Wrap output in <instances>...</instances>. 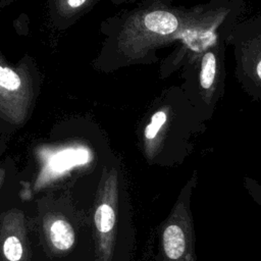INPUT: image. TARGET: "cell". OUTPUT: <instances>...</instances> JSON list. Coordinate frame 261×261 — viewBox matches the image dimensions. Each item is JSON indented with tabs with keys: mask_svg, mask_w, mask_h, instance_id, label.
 Listing matches in <instances>:
<instances>
[{
	"mask_svg": "<svg viewBox=\"0 0 261 261\" xmlns=\"http://www.w3.org/2000/svg\"><path fill=\"white\" fill-rule=\"evenodd\" d=\"M256 70H257V74H258V76L261 79V60L259 61V63L257 64V68H256Z\"/></svg>",
	"mask_w": 261,
	"mask_h": 261,
	"instance_id": "11",
	"label": "cell"
},
{
	"mask_svg": "<svg viewBox=\"0 0 261 261\" xmlns=\"http://www.w3.org/2000/svg\"><path fill=\"white\" fill-rule=\"evenodd\" d=\"M115 223V214L112 207L108 204L100 205L95 212V224L99 231L108 232Z\"/></svg>",
	"mask_w": 261,
	"mask_h": 261,
	"instance_id": "4",
	"label": "cell"
},
{
	"mask_svg": "<svg viewBox=\"0 0 261 261\" xmlns=\"http://www.w3.org/2000/svg\"><path fill=\"white\" fill-rule=\"evenodd\" d=\"M244 186L251 199L261 207V185L253 179L246 178Z\"/></svg>",
	"mask_w": 261,
	"mask_h": 261,
	"instance_id": "9",
	"label": "cell"
},
{
	"mask_svg": "<svg viewBox=\"0 0 261 261\" xmlns=\"http://www.w3.org/2000/svg\"><path fill=\"white\" fill-rule=\"evenodd\" d=\"M197 178L192 179L181 190L170 218L161 233V248L165 261H198L196 231L191 199Z\"/></svg>",
	"mask_w": 261,
	"mask_h": 261,
	"instance_id": "1",
	"label": "cell"
},
{
	"mask_svg": "<svg viewBox=\"0 0 261 261\" xmlns=\"http://www.w3.org/2000/svg\"><path fill=\"white\" fill-rule=\"evenodd\" d=\"M67 1H68V4H69L71 7H79V6H81L82 4H84L86 0H67Z\"/></svg>",
	"mask_w": 261,
	"mask_h": 261,
	"instance_id": "10",
	"label": "cell"
},
{
	"mask_svg": "<svg viewBox=\"0 0 261 261\" xmlns=\"http://www.w3.org/2000/svg\"><path fill=\"white\" fill-rule=\"evenodd\" d=\"M3 253L7 260L18 261L22 256V245L20 241L14 237H8L3 245Z\"/></svg>",
	"mask_w": 261,
	"mask_h": 261,
	"instance_id": "6",
	"label": "cell"
},
{
	"mask_svg": "<svg viewBox=\"0 0 261 261\" xmlns=\"http://www.w3.org/2000/svg\"><path fill=\"white\" fill-rule=\"evenodd\" d=\"M21 81L18 74L4 66H0V87L3 89H6L8 91H14L17 90L20 87Z\"/></svg>",
	"mask_w": 261,
	"mask_h": 261,
	"instance_id": "7",
	"label": "cell"
},
{
	"mask_svg": "<svg viewBox=\"0 0 261 261\" xmlns=\"http://www.w3.org/2000/svg\"><path fill=\"white\" fill-rule=\"evenodd\" d=\"M216 72V60L213 53L208 52L204 55L202 60V67H201V74H200V82L201 86L204 89L210 88L213 84L214 77Z\"/></svg>",
	"mask_w": 261,
	"mask_h": 261,
	"instance_id": "5",
	"label": "cell"
},
{
	"mask_svg": "<svg viewBox=\"0 0 261 261\" xmlns=\"http://www.w3.org/2000/svg\"><path fill=\"white\" fill-rule=\"evenodd\" d=\"M166 121V114L164 111H158L156 112L151 119V122L148 124V126L146 127L145 130V137L148 140H152L156 137L158 130L160 129V127L164 124V122Z\"/></svg>",
	"mask_w": 261,
	"mask_h": 261,
	"instance_id": "8",
	"label": "cell"
},
{
	"mask_svg": "<svg viewBox=\"0 0 261 261\" xmlns=\"http://www.w3.org/2000/svg\"><path fill=\"white\" fill-rule=\"evenodd\" d=\"M49 237L53 246L61 251L68 250L75 240L72 226L64 219H56L51 223Z\"/></svg>",
	"mask_w": 261,
	"mask_h": 261,
	"instance_id": "3",
	"label": "cell"
},
{
	"mask_svg": "<svg viewBox=\"0 0 261 261\" xmlns=\"http://www.w3.org/2000/svg\"><path fill=\"white\" fill-rule=\"evenodd\" d=\"M145 27L156 34L168 35L177 29V18L167 11H152L144 17Z\"/></svg>",
	"mask_w": 261,
	"mask_h": 261,
	"instance_id": "2",
	"label": "cell"
}]
</instances>
